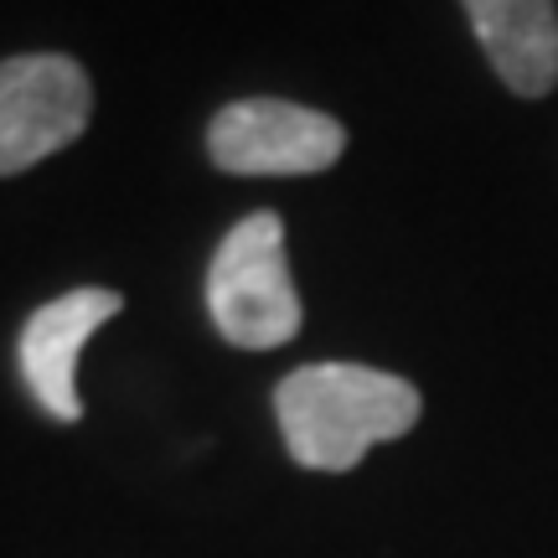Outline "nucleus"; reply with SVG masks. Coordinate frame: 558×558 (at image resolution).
Masks as SVG:
<instances>
[{
	"label": "nucleus",
	"mask_w": 558,
	"mask_h": 558,
	"mask_svg": "<svg viewBox=\"0 0 558 558\" xmlns=\"http://www.w3.org/2000/svg\"><path fill=\"white\" fill-rule=\"evenodd\" d=\"M418 388L362 362H311L275 388L279 435L305 471H352L362 456L418 424Z\"/></svg>",
	"instance_id": "1"
},
{
	"label": "nucleus",
	"mask_w": 558,
	"mask_h": 558,
	"mask_svg": "<svg viewBox=\"0 0 558 558\" xmlns=\"http://www.w3.org/2000/svg\"><path fill=\"white\" fill-rule=\"evenodd\" d=\"M207 316L218 337L243 352H269L295 341L300 295L284 264L279 213H248L239 228H228L207 269Z\"/></svg>",
	"instance_id": "2"
},
{
	"label": "nucleus",
	"mask_w": 558,
	"mask_h": 558,
	"mask_svg": "<svg viewBox=\"0 0 558 558\" xmlns=\"http://www.w3.org/2000/svg\"><path fill=\"white\" fill-rule=\"evenodd\" d=\"M94 83L62 52H21L0 62V177L68 150L88 130Z\"/></svg>",
	"instance_id": "3"
},
{
	"label": "nucleus",
	"mask_w": 558,
	"mask_h": 558,
	"mask_svg": "<svg viewBox=\"0 0 558 558\" xmlns=\"http://www.w3.org/2000/svg\"><path fill=\"white\" fill-rule=\"evenodd\" d=\"M347 150V130L290 99H239L207 124V156L228 177H316Z\"/></svg>",
	"instance_id": "4"
},
{
	"label": "nucleus",
	"mask_w": 558,
	"mask_h": 558,
	"mask_svg": "<svg viewBox=\"0 0 558 558\" xmlns=\"http://www.w3.org/2000/svg\"><path fill=\"white\" fill-rule=\"evenodd\" d=\"M124 311L120 290H99V284H83L68 295L37 305L26 326H21L16 357H21V378L32 388V399L62 424H78L83 399H78V357L88 337L104 331L109 320Z\"/></svg>",
	"instance_id": "5"
},
{
	"label": "nucleus",
	"mask_w": 558,
	"mask_h": 558,
	"mask_svg": "<svg viewBox=\"0 0 558 558\" xmlns=\"http://www.w3.org/2000/svg\"><path fill=\"white\" fill-rule=\"evenodd\" d=\"M481 52L518 99H543L558 83V0H460Z\"/></svg>",
	"instance_id": "6"
}]
</instances>
